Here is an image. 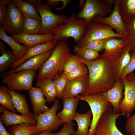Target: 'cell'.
Masks as SVG:
<instances>
[{"mask_svg": "<svg viewBox=\"0 0 135 135\" xmlns=\"http://www.w3.org/2000/svg\"><path fill=\"white\" fill-rule=\"evenodd\" d=\"M29 94L34 114L38 115L49 109L46 105L47 101L40 88L33 87L29 90Z\"/></svg>", "mask_w": 135, "mask_h": 135, "instance_id": "obj_20", "label": "cell"}, {"mask_svg": "<svg viewBox=\"0 0 135 135\" xmlns=\"http://www.w3.org/2000/svg\"><path fill=\"white\" fill-rule=\"evenodd\" d=\"M125 129L129 134H135V113L127 118Z\"/></svg>", "mask_w": 135, "mask_h": 135, "instance_id": "obj_42", "label": "cell"}, {"mask_svg": "<svg viewBox=\"0 0 135 135\" xmlns=\"http://www.w3.org/2000/svg\"><path fill=\"white\" fill-rule=\"evenodd\" d=\"M119 11L124 22L135 18V0H119Z\"/></svg>", "mask_w": 135, "mask_h": 135, "instance_id": "obj_27", "label": "cell"}, {"mask_svg": "<svg viewBox=\"0 0 135 135\" xmlns=\"http://www.w3.org/2000/svg\"><path fill=\"white\" fill-rule=\"evenodd\" d=\"M11 0H0V4H3L6 5H8L11 1Z\"/></svg>", "mask_w": 135, "mask_h": 135, "instance_id": "obj_50", "label": "cell"}, {"mask_svg": "<svg viewBox=\"0 0 135 135\" xmlns=\"http://www.w3.org/2000/svg\"><path fill=\"white\" fill-rule=\"evenodd\" d=\"M60 107L59 101L56 99L52 106L46 112L38 115L33 114V117L37 123L36 134L44 131L51 132L56 130L62 125L63 123L56 114Z\"/></svg>", "mask_w": 135, "mask_h": 135, "instance_id": "obj_7", "label": "cell"}, {"mask_svg": "<svg viewBox=\"0 0 135 135\" xmlns=\"http://www.w3.org/2000/svg\"><path fill=\"white\" fill-rule=\"evenodd\" d=\"M120 80L123 83L124 92L119 109L122 115L128 118L131 112L135 110V74L129 73Z\"/></svg>", "mask_w": 135, "mask_h": 135, "instance_id": "obj_9", "label": "cell"}, {"mask_svg": "<svg viewBox=\"0 0 135 135\" xmlns=\"http://www.w3.org/2000/svg\"><path fill=\"white\" fill-rule=\"evenodd\" d=\"M10 37L19 44H24L28 48L52 40L54 35L52 32L44 34H29L22 33L10 35Z\"/></svg>", "mask_w": 135, "mask_h": 135, "instance_id": "obj_17", "label": "cell"}, {"mask_svg": "<svg viewBox=\"0 0 135 135\" xmlns=\"http://www.w3.org/2000/svg\"><path fill=\"white\" fill-rule=\"evenodd\" d=\"M63 108L58 112V116L64 124L72 122L76 114V110L80 100L74 97L62 98Z\"/></svg>", "mask_w": 135, "mask_h": 135, "instance_id": "obj_21", "label": "cell"}, {"mask_svg": "<svg viewBox=\"0 0 135 135\" xmlns=\"http://www.w3.org/2000/svg\"><path fill=\"white\" fill-rule=\"evenodd\" d=\"M128 135H135V134H128Z\"/></svg>", "mask_w": 135, "mask_h": 135, "instance_id": "obj_52", "label": "cell"}, {"mask_svg": "<svg viewBox=\"0 0 135 135\" xmlns=\"http://www.w3.org/2000/svg\"><path fill=\"white\" fill-rule=\"evenodd\" d=\"M12 1L24 16L41 20L40 16L34 6L32 4L24 0H13Z\"/></svg>", "mask_w": 135, "mask_h": 135, "instance_id": "obj_29", "label": "cell"}, {"mask_svg": "<svg viewBox=\"0 0 135 135\" xmlns=\"http://www.w3.org/2000/svg\"><path fill=\"white\" fill-rule=\"evenodd\" d=\"M60 0H47L45 3L50 8L54 7L60 5Z\"/></svg>", "mask_w": 135, "mask_h": 135, "instance_id": "obj_44", "label": "cell"}, {"mask_svg": "<svg viewBox=\"0 0 135 135\" xmlns=\"http://www.w3.org/2000/svg\"><path fill=\"white\" fill-rule=\"evenodd\" d=\"M85 0H80L79 7L80 8H83L85 4Z\"/></svg>", "mask_w": 135, "mask_h": 135, "instance_id": "obj_51", "label": "cell"}, {"mask_svg": "<svg viewBox=\"0 0 135 135\" xmlns=\"http://www.w3.org/2000/svg\"><path fill=\"white\" fill-rule=\"evenodd\" d=\"M92 115L91 110L84 114L76 113L73 119V120L76 122L78 126L76 135H88L89 131L88 127H90L92 124Z\"/></svg>", "mask_w": 135, "mask_h": 135, "instance_id": "obj_26", "label": "cell"}, {"mask_svg": "<svg viewBox=\"0 0 135 135\" xmlns=\"http://www.w3.org/2000/svg\"><path fill=\"white\" fill-rule=\"evenodd\" d=\"M0 87L5 89L11 94L14 107L18 112L23 115H32L30 112V108L25 96L16 92L15 90L7 89L5 86H0Z\"/></svg>", "mask_w": 135, "mask_h": 135, "instance_id": "obj_25", "label": "cell"}, {"mask_svg": "<svg viewBox=\"0 0 135 135\" xmlns=\"http://www.w3.org/2000/svg\"><path fill=\"white\" fill-rule=\"evenodd\" d=\"M60 1L63 2L62 6L61 7L56 8V9L57 11H61L63 10L66 7L71 1L70 0H60Z\"/></svg>", "mask_w": 135, "mask_h": 135, "instance_id": "obj_45", "label": "cell"}, {"mask_svg": "<svg viewBox=\"0 0 135 135\" xmlns=\"http://www.w3.org/2000/svg\"><path fill=\"white\" fill-rule=\"evenodd\" d=\"M122 115L115 112L113 109L108 110L102 116L96 125L95 135H124L116 125L117 118Z\"/></svg>", "mask_w": 135, "mask_h": 135, "instance_id": "obj_12", "label": "cell"}, {"mask_svg": "<svg viewBox=\"0 0 135 135\" xmlns=\"http://www.w3.org/2000/svg\"><path fill=\"white\" fill-rule=\"evenodd\" d=\"M0 135H11L8 132L3 126L2 121L0 120Z\"/></svg>", "mask_w": 135, "mask_h": 135, "instance_id": "obj_46", "label": "cell"}, {"mask_svg": "<svg viewBox=\"0 0 135 135\" xmlns=\"http://www.w3.org/2000/svg\"><path fill=\"white\" fill-rule=\"evenodd\" d=\"M123 83L120 80L116 81L110 90L108 91L99 93L107 101L112 104L113 109L116 113L119 114L120 103L123 99L122 91L124 88Z\"/></svg>", "mask_w": 135, "mask_h": 135, "instance_id": "obj_19", "label": "cell"}, {"mask_svg": "<svg viewBox=\"0 0 135 135\" xmlns=\"http://www.w3.org/2000/svg\"><path fill=\"white\" fill-rule=\"evenodd\" d=\"M112 10L106 4L104 0H86L83 8L76 15V17L84 20L87 24L95 16L106 17L111 14Z\"/></svg>", "mask_w": 135, "mask_h": 135, "instance_id": "obj_11", "label": "cell"}, {"mask_svg": "<svg viewBox=\"0 0 135 135\" xmlns=\"http://www.w3.org/2000/svg\"><path fill=\"white\" fill-rule=\"evenodd\" d=\"M54 133H51L47 131H44L38 134H34L32 135H54Z\"/></svg>", "mask_w": 135, "mask_h": 135, "instance_id": "obj_48", "label": "cell"}, {"mask_svg": "<svg viewBox=\"0 0 135 135\" xmlns=\"http://www.w3.org/2000/svg\"><path fill=\"white\" fill-rule=\"evenodd\" d=\"M56 77V78H54L53 80L56 89V98L59 99L62 98L63 91L68 80L66 75L63 73L60 75H58Z\"/></svg>", "mask_w": 135, "mask_h": 135, "instance_id": "obj_36", "label": "cell"}, {"mask_svg": "<svg viewBox=\"0 0 135 135\" xmlns=\"http://www.w3.org/2000/svg\"><path fill=\"white\" fill-rule=\"evenodd\" d=\"M73 124L71 122L64 124V126L59 132L54 133V135H76V131L73 128Z\"/></svg>", "mask_w": 135, "mask_h": 135, "instance_id": "obj_41", "label": "cell"}, {"mask_svg": "<svg viewBox=\"0 0 135 135\" xmlns=\"http://www.w3.org/2000/svg\"><path fill=\"white\" fill-rule=\"evenodd\" d=\"M130 46L128 44L116 60L115 68L116 81L120 80L121 74L123 69L130 60Z\"/></svg>", "mask_w": 135, "mask_h": 135, "instance_id": "obj_28", "label": "cell"}, {"mask_svg": "<svg viewBox=\"0 0 135 135\" xmlns=\"http://www.w3.org/2000/svg\"><path fill=\"white\" fill-rule=\"evenodd\" d=\"M6 12V5L0 4V25L2 24L5 16Z\"/></svg>", "mask_w": 135, "mask_h": 135, "instance_id": "obj_43", "label": "cell"}, {"mask_svg": "<svg viewBox=\"0 0 135 135\" xmlns=\"http://www.w3.org/2000/svg\"><path fill=\"white\" fill-rule=\"evenodd\" d=\"M73 52L78 56L88 61L94 60L100 56L98 52L92 49L78 45L74 47Z\"/></svg>", "mask_w": 135, "mask_h": 135, "instance_id": "obj_32", "label": "cell"}, {"mask_svg": "<svg viewBox=\"0 0 135 135\" xmlns=\"http://www.w3.org/2000/svg\"><path fill=\"white\" fill-rule=\"evenodd\" d=\"M88 73V70L87 67L84 63H82L66 75L68 80L79 78Z\"/></svg>", "mask_w": 135, "mask_h": 135, "instance_id": "obj_38", "label": "cell"}, {"mask_svg": "<svg viewBox=\"0 0 135 135\" xmlns=\"http://www.w3.org/2000/svg\"><path fill=\"white\" fill-rule=\"evenodd\" d=\"M0 103L5 108L15 112H16L10 94L5 89L0 88Z\"/></svg>", "mask_w": 135, "mask_h": 135, "instance_id": "obj_34", "label": "cell"}, {"mask_svg": "<svg viewBox=\"0 0 135 135\" xmlns=\"http://www.w3.org/2000/svg\"><path fill=\"white\" fill-rule=\"evenodd\" d=\"M36 86L40 88L48 103L54 102L56 97V90L53 80L50 78L37 80Z\"/></svg>", "mask_w": 135, "mask_h": 135, "instance_id": "obj_24", "label": "cell"}, {"mask_svg": "<svg viewBox=\"0 0 135 135\" xmlns=\"http://www.w3.org/2000/svg\"><path fill=\"white\" fill-rule=\"evenodd\" d=\"M75 97L84 101L89 104L92 116V124L88 135H95V128L102 115L106 110L113 109L111 104L100 93L87 95H78Z\"/></svg>", "mask_w": 135, "mask_h": 135, "instance_id": "obj_5", "label": "cell"}, {"mask_svg": "<svg viewBox=\"0 0 135 135\" xmlns=\"http://www.w3.org/2000/svg\"><path fill=\"white\" fill-rule=\"evenodd\" d=\"M23 20V15L12 0L6 8L5 16L1 24L5 32L10 35L22 33Z\"/></svg>", "mask_w": 135, "mask_h": 135, "instance_id": "obj_10", "label": "cell"}, {"mask_svg": "<svg viewBox=\"0 0 135 135\" xmlns=\"http://www.w3.org/2000/svg\"><path fill=\"white\" fill-rule=\"evenodd\" d=\"M87 24L83 19L78 18L74 13L67 17L64 22L52 28L51 32L54 35L52 40L56 44L72 38L77 43L84 35Z\"/></svg>", "mask_w": 135, "mask_h": 135, "instance_id": "obj_3", "label": "cell"}, {"mask_svg": "<svg viewBox=\"0 0 135 135\" xmlns=\"http://www.w3.org/2000/svg\"><path fill=\"white\" fill-rule=\"evenodd\" d=\"M82 63L80 57L71 54L64 64L62 73L66 75Z\"/></svg>", "mask_w": 135, "mask_h": 135, "instance_id": "obj_37", "label": "cell"}, {"mask_svg": "<svg viewBox=\"0 0 135 135\" xmlns=\"http://www.w3.org/2000/svg\"><path fill=\"white\" fill-rule=\"evenodd\" d=\"M33 5L40 15L41 27L40 34L51 32L52 29L58 25L64 24L67 17L64 15H58L51 11V8L45 3L42 4L41 0H24Z\"/></svg>", "mask_w": 135, "mask_h": 135, "instance_id": "obj_4", "label": "cell"}, {"mask_svg": "<svg viewBox=\"0 0 135 135\" xmlns=\"http://www.w3.org/2000/svg\"><path fill=\"white\" fill-rule=\"evenodd\" d=\"M107 39L92 40L83 46L90 48L98 52L104 50L105 44Z\"/></svg>", "mask_w": 135, "mask_h": 135, "instance_id": "obj_39", "label": "cell"}, {"mask_svg": "<svg viewBox=\"0 0 135 135\" xmlns=\"http://www.w3.org/2000/svg\"><path fill=\"white\" fill-rule=\"evenodd\" d=\"M36 126L24 123L11 126L9 132L11 135H32L36 134Z\"/></svg>", "mask_w": 135, "mask_h": 135, "instance_id": "obj_31", "label": "cell"}, {"mask_svg": "<svg viewBox=\"0 0 135 135\" xmlns=\"http://www.w3.org/2000/svg\"><path fill=\"white\" fill-rule=\"evenodd\" d=\"M80 58L88 72V87L84 95L106 92L112 88L116 82L115 68L116 60L101 55L92 61Z\"/></svg>", "mask_w": 135, "mask_h": 135, "instance_id": "obj_1", "label": "cell"}, {"mask_svg": "<svg viewBox=\"0 0 135 135\" xmlns=\"http://www.w3.org/2000/svg\"><path fill=\"white\" fill-rule=\"evenodd\" d=\"M5 46L4 44L1 42H0V52L2 54L5 50Z\"/></svg>", "mask_w": 135, "mask_h": 135, "instance_id": "obj_49", "label": "cell"}, {"mask_svg": "<svg viewBox=\"0 0 135 135\" xmlns=\"http://www.w3.org/2000/svg\"><path fill=\"white\" fill-rule=\"evenodd\" d=\"M56 44L52 40L28 48L26 54L22 58L10 66L11 70L18 68L29 58L54 48Z\"/></svg>", "mask_w": 135, "mask_h": 135, "instance_id": "obj_22", "label": "cell"}, {"mask_svg": "<svg viewBox=\"0 0 135 135\" xmlns=\"http://www.w3.org/2000/svg\"><path fill=\"white\" fill-rule=\"evenodd\" d=\"M88 74L68 80L63 91L62 98L75 97L80 94L84 95L88 89Z\"/></svg>", "mask_w": 135, "mask_h": 135, "instance_id": "obj_14", "label": "cell"}, {"mask_svg": "<svg viewBox=\"0 0 135 135\" xmlns=\"http://www.w3.org/2000/svg\"><path fill=\"white\" fill-rule=\"evenodd\" d=\"M118 0H116L114 9L109 16L103 18L97 16L94 18L92 20L110 26L115 30L117 34L128 38L124 22L119 11Z\"/></svg>", "mask_w": 135, "mask_h": 135, "instance_id": "obj_13", "label": "cell"}, {"mask_svg": "<svg viewBox=\"0 0 135 135\" xmlns=\"http://www.w3.org/2000/svg\"><path fill=\"white\" fill-rule=\"evenodd\" d=\"M54 48L40 54L28 59L18 68L7 72L6 74L24 70H35L39 69L42 66L49 58Z\"/></svg>", "mask_w": 135, "mask_h": 135, "instance_id": "obj_18", "label": "cell"}, {"mask_svg": "<svg viewBox=\"0 0 135 135\" xmlns=\"http://www.w3.org/2000/svg\"><path fill=\"white\" fill-rule=\"evenodd\" d=\"M71 54L68 44L64 41L58 42L49 58L39 70L37 80L54 78L62 74L64 64Z\"/></svg>", "mask_w": 135, "mask_h": 135, "instance_id": "obj_2", "label": "cell"}, {"mask_svg": "<svg viewBox=\"0 0 135 135\" xmlns=\"http://www.w3.org/2000/svg\"><path fill=\"white\" fill-rule=\"evenodd\" d=\"M111 37L107 39L104 46V51L101 56L113 60H116L122 52L129 43L128 38L117 39Z\"/></svg>", "mask_w": 135, "mask_h": 135, "instance_id": "obj_15", "label": "cell"}, {"mask_svg": "<svg viewBox=\"0 0 135 135\" xmlns=\"http://www.w3.org/2000/svg\"><path fill=\"white\" fill-rule=\"evenodd\" d=\"M106 4L112 8L116 0H104Z\"/></svg>", "mask_w": 135, "mask_h": 135, "instance_id": "obj_47", "label": "cell"}, {"mask_svg": "<svg viewBox=\"0 0 135 135\" xmlns=\"http://www.w3.org/2000/svg\"><path fill=\"white\" fill-rule=\"evenodd\" d=\"M0 57V73L4 74L10 66L17 61L12 51L6 50Z\"/></svg>", "mask_w": 135, "mask_h": 135, "instance_id": "obj_33", "label": "cell"}, {"mask_svg": "<svg viewBox=\"0 0 135 135\" xmlns=\"http://www.w3.org/2000/svg\"><path fill=\"white\" fill-rule=\"evenodd\" d=\"M112 29L107 25L92 20L87 24L85 34L77 43L78 45L83 46L92 40L106 39L111 37L126 38L114 32Z\"/></svg>", "mask_w": 135, "mask_h": 135, "instance_id": "obj_8", "label": "cell"}, {"mask_svg": "<svg viewBox=\"0 0 135 135\" xmlns=\"http://www.w3.org/2000/svg\"><path fill=\"white\" fill-rule=\"evenodd\" d=\"M0 38L10 46L17 61L22 58L26 54L28 48L25 45H21L9 36L5 32L1 25H0Z\"/></svg>", "mask_w": 135, "mask_h": 135, "instance_id": "obj_23", "label": "cell"}, {"mask_svg": "<svg viewBox=\"0 0 135 135\" xmlns=\"http://www.w3.org/2000/svg\"><path fill=\"white\" fill-rule=\"evenodd\" d=\"M124 22L128 36L130 52L135 51V18L128 21Z\"/></svg>", "mask_w": 135, "mask_h": 135, "instance_id": "obj_35", "label": "cell"}, {"mask_svg": "<svg viewBox=\"0 0 135 135\" xmlns=\"http://www.w3.org/2000/svg\"><path fill=\"white\" fill-rule=\"evenodd\" d=\"M131 59L128 65L124 68L121 73L120 80L127 74L135 70V51L130 52Z\"/></svg>", "mask_w": 135, "mask_h": 135, "instance_id": "obj_40", "label": "cell"}, {"mask_svg": "<svg viewBox=\"0 0 135 135\" xmlns=\"http://www.w3.org/2000/svg\"><path fill=\"white\" fill-rule=\"evenodd\" d=\"M41 24V20L24 16L22 33L29 34H39Z\"/></svg>", "mask_w": 135, "mask_h": 135, "instance_id": "obj_30", "label": "cell"}, {"mask_svg": "<svg viewBox=\"0 0 135 135\" xmlns=\"http://www.w3.org/2000/svg\"><path fill=\"white\" fill-rule=\"evenodd\" d=\"M37 70H24L1 76L3 84L8 90H29L32 87V82Z\"/></svg>", "mask_w": 135, "mask_h": 135, "instance_id": "obj_6", "label": "cell"}, {"mask_svg": "<svg viewBox=\"0 0 135 135\" xmlns=\"http://www.w3.org/2000/svg\"><path fill=\"white\" fill-rule=\"evenodd\" d=\"M0 112L3 114L0 116V120L6 127L24 123L36 125V122L33 117V114L29 115L18 114L9 111L2 106H0Z\"/></svg>", "mask_w": 135, "mask_h": 135, "instance_id": "obj_16", "label": "cell"}]
</instances>
